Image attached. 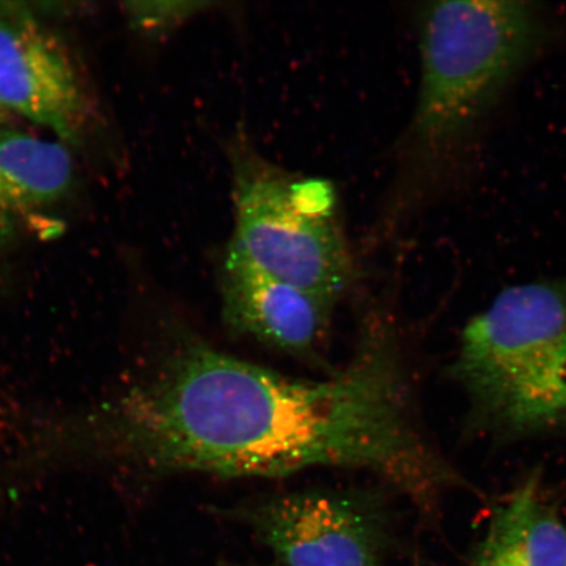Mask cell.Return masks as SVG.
Wrapping results in <instances>:
<instances>
[{
  "label": "cell",
  "mask_w": 566,
  "mask_h": 566,
  "mask_svg": "<svg viewBox=\"0 0 566 566\" xmlns=\"http://www.w3.org/2000/svg\"><path fill=\"white\" fill-rule=\"evenodd\" d=\"M222 6L203 0L190 2H129L124 4L127 21L134 31L146 39L168 38L197 17Z\"/></svg>",
  "instance_id": "30bf717a"
},
{
  "label": "cell",
  "mask_w": 566,
  "mask_h": 566,
  "mask_svg": "<svg viewBox=\"0 0 566 566\" xmlns=\"http://www.w3.org/2000/svg\"><path fill=\"white\" fill-rule=\"evenodd\" d=\"M0 108L71 145L92 116L73 56L30 3L0 0Z\"/></svg>",
  "instance_id": "8992f818"
},
{
  "label": "cell",
  "mask_w": 566,
  "mask_h": 566,
  "mask_svg": "<svg viewBox=\"0 0 566 566\" xmlns=\"http://www.w3.org/2000/svg\"><path fill=\"white\" fill-rule=\"evenodd\" d=\"M473 566H566V528L528 478L495 507Z\"/></svg>",
  "instance_id": "ba28073f"
},
{
  "label": "cell",
  "mask_w": 566,
  "mask_h": 566,
  "mask_svg": "<svg viewBox=\"0 0 566 566\" xmlns=\"http://www.w3.org/2000/svg\"><path fill=\"white\" fill-rule=\"evenodd\" d=\"M74 161L65 144L0 126V212L15 217L69 193Z\"/></svg>",
  "instance_id": "9c48e42d"
},
{
  "label": "cell",
  "mask_w": 566,
  "mask_h": 566,
  "mask_svg": "<svg viewBox=\"0 0 566 566\" xmlns=\"http://www.w3.org/2000/svg\"><path fill=\"white\" fill-rule=\"evenodd\" d=\"M233 232L228 245L259 271L336 304L357 265L327 180L285 171L243 132L226 145Z\"/></svg>",
  "instance_id": "277c9868"
},
{
  "label": "cell",
  "mask_w": 566,
  "mask_h": 566,
  "mask_svg": "<svg viewBox=\"0 0 566 566\" xmlns=\"http://www.w3.org/2000/svg\"><path fill=\"white\" fill-rule=\"evenodd\" d=\"M417 27L419 96L371 242L389 240L462 180L488 117L554 34L541 4L507 0L423 3Z\"/></svg>",
  "instance_id": "7a4b0ae2"
},
{
  "label": "cell",
  "mask_w": 566,
  "mask_h": 566,
  "mask_svg": "<svg viewBox=\"0 0 566 566\" xmlns=\"http://www.w3.org/2000/svg\"><path fill=\"white\" fill-rule=\"evenodd\" d=\"M13 231H15L13 218L0 212V251L11 242Z\"/></svg>",
  "instance_id": "8fae6325"
},
{
  "label": "cell",
  "mask_w": 566,
  "mask_h": 566,
  "mask_svg": "<svg viewBox=\"0 0 566 566\" xmlns=\"http://www.w3.org/2000/svg\"><path fill=\"white\" fill-rule=\"evenodd\" d=\"M473 415L499 433L566 423V277L502 290L467 323L452 365Z\"/></svg>",
  "instance_id": "3957f363"
},
{
  "label": "cell",
  "mask_w": 566,
  "mask_h": 566,
  "mask_svg": "<svg viewBox=\"0 0 566 566\" xmlns=\"http://www.w3.org/2000/svg\"><path fill=\"white\" fill-rule=\"evenodd\" d=\"M224 321L294 357L314 358L335 304L259 271L229 248L219 268Z\"/></svg>",
  "instance_id": "52a82bcc"
},
{
  "label": "cell",
  "mask_w": 566,
  "mask_h": 566,
  "mask_svg": "<svg viewBox=\"0 0 566 566\" xmlns=\"http://www.w3.org/2000/svg\"><path fill=\"white\" fill-rule=\"evenodd\" d=\"M233 516L286 566H380L384 557L386 513L366 493L277 494Z\"/></svg>",
  "instance_id": "5b68a950"
},
{
  "label": "cell",
  "mask_w": 566,
  "mask_h": 566,
  "mask_svg": "<svg viewBox=\"0 0 566 566\" xmlns=\"http://www.w3.org/2000/svg\"><path fill=\"white\" fill-rule=\"evenodd\" d=\"M104 429L146 469L244 478L313 467L378 473L422 507L452 483L415 419L388 327L322 381L283 377L181 335Z\"/></svg>",
  "instance_id": "6da1fadb"
},
{
  "label": "cell",
  "mask_w": 566,
  "mask_h": 566,
  "mask_svg": "<svg viewBox=\"0 0 566 566\" xmlns=\"http://www.w3.org/2000/svg\"><path fill=\"white\" fill-rule=\"evenodd\" d=\"M10 116L3 108H0V126L9 125Z\"/></svg>",
  "instance_id": "7c38bea8"
}]
</instances>
